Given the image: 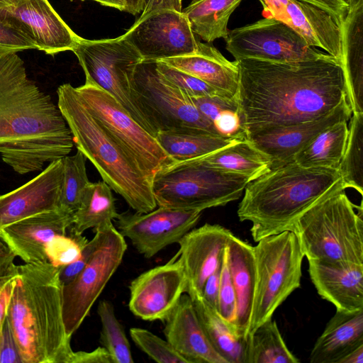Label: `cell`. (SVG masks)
<instances>
[{
  "mask_svg": "<svg viewBox=\"0 0 363 363\" xmlns=\"http://www.w3.org/2000/svg\"><path fill=\"white\" fill-rule=\"evenodd\" d=\"M74 213L62 208L38 213L0 228V237L26 263L48 262L46 247L56 236L67 233Z\"/></svg>",
  "mask_w": 363,
  "mask_h": 363,
  "instance_id": "obj_21",
  "label": "cell"
},
{
  "mask_svg": "<svg viewBox=\"0 0 363 363\" xmlns=\"http://www.w3.org/2000/svg\"><path fill=\"white\" fill-rule=\"evenodd\" d=\"M0 49L20 52L36 49L33 42L13 26L0 21Z\"/></svg>",
  "mask_w": 363,
  "mask_h": 363,
  "instance_id": "obj_44",
  "label": "cell"
},
{
  "mask_svg": "<svg viewBox=\"0 0 363 363\" xmlns=\"http://www.w3.org/2000/svg\"><path fill=\"white\" fill-rule=\"evenodd\" d=\"M4 8V5L0 2V9Z\"/></svg>",
  "mask_w": 363,
  "mask_h": 363,
  "instance_id": "obj_60",
  "label": "cell"
},
{
  "mask_svg": "<svg viewBox=\"0 0 363 363\" xmlns=\"http://www.w3.org/2000/svg\"><path fill=\"white\" fill-rule=\"evenodd\" d=\"M234 234L218 224L206 223L193 228L179 241L178 257L186 277V293L202 296L208 277L220 265L224 250Z\"/></svg>",
  "mask_w": 363,
  "mask_h": 363,
  "instance_id": "obj_18",
  "label": "cell"
},
{
  "mask_svg": "<svg viewBox=\"0 0 363 363\" xmlns=\"http://www.w3.org/2000/svg\"><path fill=\"white\" fill-rule=\"evenodd\" d=\"M14 277L15 276L7 279L0 286V332L6 317L7 306L13 288Z\"/></svg>",
  "mask_w": 363,
  "mask_h": 363,
  "instance_id": "obj_53",
  "label": "cell"
},
{
  "mask_svg": "<svg viewBox=\"0 0 363 363\" xmlns=\"http://www.w3.org/2000/svg\"><path fill=\"white\" fill-rule=\"evenodd\" d=\"M15 257V254L0 237V281L16 275L17 265L13 262Z\"/></svg>",
  "mask_w": 363,
  "mask_h": 363,
  "instance_id": "obj_49",
  "label": "cell"
},
{
  "mask_svg": "<svg viewBox=\"0 0 363 363\" xmlns=\"http://www.w3.org/2000/svg\"><path fill=\"white\" fill-rule=\"evenodd\" d=\"M202 165L247 177L251 181L271 168L268 156L247 140H242L204 156L190 160Z\"/></svg>",
  "mask_w": 363,
  "mask_h": 363,
  "instance_id": "obj_30",
  "label": "cell"
},
{
  "mask_svg": "<svg viewBox=\"0 0 363 363\" xmlns=\"http://www.w3.org/2000/svg\"><path fill=\"white\" fill-rule=\"evenodd\" d=\"M363 113H352L345 149L337 170L346 189L363 195Z\"/></svg>",
  "mask_w": 363,
  "mask_h": 363,
  "instance_id": "obj_36",
  "label": "cell"
},
{
  "mask_svg": "<svg viewBox=\"0 0 363 363\" xmlns=\"http://www.w3.org/2000/svg\"><path fill=\"white\" fill-rule=\"evenodd\" d=\"M242 0H193L182 11L191 30L206 43L225 38L230 15Z\"/></svg>",
  "mask_w": 363,
  "mask_h": 363,
  "instance_id": "obj_32",
  "label": "cell"
},
{
  "mask_svg": "<svg viewBox=\"0 0 363 363\" xmlns=\"http://www.w3.org/2000/svg\"><path fill=\"white\" fill-rule=\"evenodd\" d=\"M111 188L104 181L90 183L86 186L78 209L74 213L69 230L82 234L112 223L119 215L115 205Z\"/></svg>",
  "mask_w": 363,
  "mask_h": 363,
  "instance_id": "obj_34",
  "label": "cell"
},
{
  "mask_svg": "<svg viewBox=\"0 0 363 363\" xmlns=\"http://www.w3.org/2000/svg\"><path fill=\"white\" fill-rule=\"evenodd\" d=\"M122 37L152 61L191 54L199 41L183 12L167 9L140 16Z\"/></svg>",
  "mask_w": 363,
  "mask_h": 363,
  "instance_id": "obj_14",
  "label": "cell"
},
{
  "mask_svg": "<svg viewBox=\"0 0 363 363\" xmlns=\"http://www.w3.org/2000/svg\"><path fill=\"white\" fill-rule=\"evenodd\" d=\"M71 130L57 105L28 79L17 52L0 49V155L16 172L68 155Z\"/></svg>",
  "mask_w": 363,
  "mask_h": 363,
  "instance_id": "obj_2",
  "label": "cell"
},
{
  "mask_svg": "<svg viewBox=\"0 0 363 363\" xmlns=\"http://www.w3.org/2000/svg\"><path fill=\"white\" fill-rule=\"evenodd\" d=\"M238 102L246 138L318 118L346 97L341 63L333 57L295 62L238 61Z\"/></svg>",
  "mask_w": 363,
  "mask_h": 363,
  "instance_id": "obj_1",
  "label": "cell"
},
{
  "mask_svg": "<svg viewBox=\"0 0 363 363\" xmlns=\"http://www.w3.org/2000/svg\"><path fill=\"white\" fill-rule=\"evenodd\" d=\"M69 363H113V361L108 351L101 346L91 352H73Z\"/></svg>",
  "mask_w": 363,
  "mask_h": 363,
  "instance_id": "obj_48",
  "label": "cell"
},
{
  "mask_svg": "<svg viewBox=\"0 0 363 363\" xmlns=\"http://www.w3.org/2000/svg\"><path fill=\"white\" fill-rule=\"evenodd\" d=\"M98 242L89 262L71 282L62 286V315L72 337L122 262L127 250L124 237L112 223L94 229Z\"/></svg>",
  "mask_w": 363,
  "mask_h": 363,
  "instance_id": "obj_12",
  "label": "cell"
},
{
  "mask_svg": "<svg viewBox=\"0 0 363 363\" xmlns=\"http://www.w3.org/2000/svg\"><path fill=\"white\" fill-rule=\"evenodd\" d=\"M226 250L236 298L231 325L239 335L247 337L256 281L253 246L233 235Z\"/></svg>",
  "mask_w": 363,
  "mask_h": 363,
  "instance_id": "obj_26",
  "label": "cell"
},
{
  "mask_svg": "<svg viewBox=\"0 0 363 363\" xmlns=\"http://www.w3.org/2000/svg\"><path fill=\"white\" fill-rule=\"evenodd\" d=\"M308 261L311 280L322 298L337 311L363 309V264Z\"/></svg>",
  "mask_w": 363,
  "mask_h": 363,
  "instance_id": "obj_22",
  "label": "cell"
},
{
  "mask_svg": "<svg viewBox=\"0 0 363 363\" xmlns=\"http://www.w3.org/2000/svg\"><path fill=\"white\" fill-rule=\"evenodd\" d=\"M225 40L226 50L236 61L295 62L332 57L310 46L286 23L269 17L229 30Z\"/></svg>",
  "mask_w": 363,
  "mask_h": 363,
  "instance_id": "obj_13",
  "label": "cell"
},
{
  "mask_svg": "<svg viewBox=\"0 0 363 363\" xmlns=\"http://www.w3.org/2000/svg\"><path fill=\"white\" fill-rule=\"evenodd\" d=\"M0 363H23L7 317L0 332Z\"/></svg>",
  "mask_w": 363,
  "mask_h": 363,
  "instance_id": "obj_46",
  "label": "cell"
},
{
  "mask_svg": "<svg viewBox=\"0 0 363 363\" xmlns=\"http://www.w3.org/2000/svg\"><path fill=\"white\" fill-rule=\"evenodd\" d=\"M62 158L51 162L28 182L0 196V228L27 217L60 208Z\"/></svg>",
  "mask_w": 363,
  "mask_h": 363,
  "instance_id": "obj_20",
  "label": "cell"
},
{
  "mask_svg": "<svg viewBox=\"0 0 363 363\" xmlns=\"http://www.w3.org/2000/svg\"><path fill=\"white\" fill-rule=\"evenodd\" d=\"M250 181L186 160L174 162L158 172L152 189L157 206L203 211L240 199Z\"/></svg>",
  "mask_w": 363,
  "mask_h": 363,
  "instance_id": "obj_7",
  "label": "cell"
},
{
  "mask_svg": "<svg viewBox=\"0 0 363 363\" xmlns=\"http://www.w3.org/2000/svg\"><path fill=\"white\" fill-rule=\"evenodd\" d=\"M72 51L77 56L85 78L114 97L133 119L155 137L131 96L130 80L137 65L143 60L137 50L121 35L100 40L80 37Z\"/></svg>",
  "mask_w": 363,
  "mask_h": 363,
  "instance_id": "obj_11",
  "label": "cell"
},
{
  "mask_svg": "<svg viewBox=\"0 0 363 363\" xmlns=\"http://www.w3.org/2000/svg\"><path fill=\"white\" fill-rule=\"evenodd\" d=\"M10 279V278H9ZM7 279H5V280H1L0 281V286L7 280Z\"/></svg>",
  "mask_w": 363,
  "mask_h": 363,
  "instance_id": "obj_59",
  "label": "cell"
},
{
  "mask_svg": "<svg viewBox=\"0 0 363 363\" xmlns=\"http://www.w3.org/2000/svg\"><path fill=\"white\" fill-rule=\"evenodd\" d=\"M59 272L50 262L17 266L6 317L23 363H69Z\"/></svg>",
  "mask_w": 363,
  "mask_h": 363,
  "instance_id": "obj_3",
  "label": "cell"
},
{
  "mask_svg": "<svg viewBox=\"0 0 363 363\" xmlns=\"http://www.w3.org/2000/svg\"><path fill=\"white\" fill-rule=\"evenodd\" d=\"M286 23L311 47L320 48L340 63L343 55L342 21L311 4L289 0Z\"/></svg>",
  "mask_w": 363,
  "mask_h": 363,
  "instance_id": "obj_24",
  "label": "cell"
},
{
  "mask_svg": "<svg viewBox=\"0 0 363 363\" xmlns=\"http://www.w3.org/2000/svg\"><path fill=\"white\" fill-rule=\"evenodd\" d=\"M86 160L78 150L75 155L62 158L64 173L60 208L72 213L78 209L84 191L90 183L86 169Z\"/></svg>",
  "mask_w": 363,
  "mask_h": 363,
  "instance_id": "obj_38",
  "label": "cell"
},
{
  "mask_svg": "<svg viewBox=\"0 0 363 363\" xmlns=\"http://www.w3.org/2000/svg\"><path fill=\"white\" fill-rule=\"evenodd\" d=\"M74 88L84 107L151 184L158 172L175 162L155 137L94 82L85 78L83 85Z\"/></svg>",
  "mask_w": 363,
  "mask_h": 363,
  "instance_id": "obj_9",
  "label": "cell"
},
{
  "mask_svg": "<svg viewBox=\"0 0 363 363\" xmlns=\"http://www.w3.org/2000/svg\"><path fill=\"white\" fill-rule=\"evenodd\" d=\"M97 313L101 323L100 342L110 354L113 363H133L129 341L112 303L106 300L100 301Z\"/></svg>",
  "mask_w": 363,
  "mask_h": 363,
  "instance_id": "obj_37",
  "label": "cell"
},
{
  "mask_svg": "<svg viewBox=\"0 0 363 363\" xmlns=\"http://www.w3.org/2000/svg\"><path fill=\"white\" fill-rule=\"evenodd\" d=\"M123 4V11L135 15L143 11L146 0H121Z\"/></svg>",
  "mask_w": 363,
  "mask_h": 363,
  "instance_id": "obj_55",
  "label": "cell"
},
{
  "mask_svg": "<svg viewBox=\"0 0 363 363\" xmlns=\"http://www.w3.org/2000/svg\"><path fill=\"white\" fill-rule=\"evenodd\" d=\"M257 242L253 247L256 281L249 336L301 286L304 257L296 236L290 230Z\"/></svg>",
  "mask_w": 363,
  "mask_h": 363,
  "instance_id": "obj_8",
  "label": "cell"
},
{
  "mask_svg": "<svg viewBox=\"0 0 363 363\" xmlns=\"http://www.w3.org/2000/svg\"><path fill=\"white\" fill-rule=\"evenodd\" d=\"M191 298L200 323L216 351L227 363H248L250 336L239 335L202 296Z\"/></svg>",
  "mask_w": 363,
  "mask_h": 363,
  "instance_id": "obj_29",
  "label": "cell"
},
{
  "mask_svg": "<svg viewBox=\"0 0 363 363\" xmlns=\"http://www.w3.org/2000/svg\"><path fill=\"white\" fill-rule=\"evenodd\" d=\"M263 6L264 17L274 18L284 23L286 21V8L289 0H259Z\"/></svg>",
  "mask_w": 363,
  "mask_h": 363,
  "instance_id": "obj_51",
  "label": "cell"
},
{
  "mask_svg": "<svg viewBox=\"0 0 363 363\" xmlns=\"http://www.w3.org/2000/svg\"><path fill=\"white\" fill-rule=\"evenodd\" d=\"M182 0H146L141 17L160 10L182 11Z\"/></svg>",
  "mask_w": 363,
  "mask_h": 363,
  "instance_id": "obj_52",
  "label": "cell"
},
{
  "mask_svg": "<svg viewBox=\"0 0 363 363\" xmlns=\"http://www.w3.org/2000/svg\"><path fill=\"white\" fill-rule=\"evenodd\" d=\"M191 99L201 114L211 123L220 113L230 109H239L238 100L222 96L191 97Z\"/></svg>",
  "mask_w": 363,
  "mask_h": 363,
  "instance_id": "obj_43",
  "label": "cell"
},
{
  "mask_svg": "<svg viewBox=\"0 0 363 363\" xmlns=\"http://www.w3.org/2000/svg\"><path fill=\"white\" fill-rule=\"evenodd\" d=\"M0 21L27 35L36 49L48 55L72 50L79 39L48 0H28L17 7L0 9Z\"/></svg>",
  "mask_w": 363,
  "mask_h": 363,
  "instance_id": "obj_17",
  "label": "cell"
},
{
  "mask_svg": "<svg viewBox=\"0 0 363 363\" xmlns=\"http://www.w3.org/2000/svg\"><path fill=\"white\" fill-rule=\"evenodd\" d=\"M217 312L230 324L236 313L235 293L230 277L226 247L223 252L221 263Z\"/></svg>",
  "mask_w": 363,
  "mask_h": 363,
  "instance_id": "obj_42",
  "label": "cell"
},
{
  "mask_svg": "<svg viewBox=\"0 0 363 363\" xmlns=\"http://www.w3.org/2000/svg\"><path fill=\"white\" fill-rule=\"evenodd\" d=\"M346 98L352 113H363V0L350 6L342 21Z\"/></svg>",
  "mask_w": 363,
  "mask_h": 363,
  "instance_id": "obj_27",
  "label": "cell"
},
{
  "mask_svg": "<svg viewBox=\"0 0 363 363\" xmlns=\"http://www.w3.org/2000/svg\"><path fill=\"white\" fill-rule=\"evenodd\" d=\"M287 347L275 320H266L250 335L248 363H298Z\"/></svg>",
  "mask_w": 363,
  "mask_h": 363,
  "instance_id": "obj_35",
  "label": "cell"
},
{
  "mask_svg": "<svg viewBox=\"0 0 363 363\" xmlns=\"http://www.w3.org/2000/svg\"><path fill=\"white\" fill-rule=\"evenodd\" d=\"M335 189L325 195L294 222L296 236L308 260L363 264V208L345 192Z\"/></svg>",
  "mask_w": 363,
  "mask_h": 363,
  "instance_id": "obj_6",
  "label": "cell"
},
{
  "mask_svg": "<svg viewBox=\"0 0 363 363\" xmlns=\"http://www.w3.org/2000/svg\"><path fill=\"white\" fill-rule=\"evenodd\" d=\"M57 106L73 137L74 144L99 172L103 181L121 195L135 212L157 207L151 182L123 150L96 121L69 83L57 89Z\"/></svg>",
  "mask_w": 363,
  "mask_h": 363,
  "instance_id": "obj_5",
  "label": "cell"
},
{
  "mask_svg": "<svg viewBox=\"0 0 363 363\" xmlns=\"http://www.w3.org/2000/svg\"><path fill=\"white\" fill-rule=\"evenodd\" d=\"M84 1V0H83ZM101 4L103 6L112 7L120 11H123V4L121 0H91Z\"/></svg>",
  "mask_w": 363,
  "mask_h": 363,
  "instance_id": "obj_56",
  "label": "cell"
},
{
  "mask_svg": "<svg viewBox=\"0 0 363 363\" xmlns=\"http://www.w3.org/2000/svg\"><path fill=\"white\" fill-rule=\"evenodd\" d=\"M159 61L201 79L225 97L238 100V62L227 60L210 43L198 41L194 52Z\"/></svg>",
  "mask_w": 363,
  "mask_h": 363,
  "instance_id": "obj_25",
  "label": "cell"
},
{
  "mask_svg": "<svg viewBox=\"0 0 363 363\" xmlns=\"http://www.w3.org/2000/svg\"><path fill=\"white\" fill-rule=\"evenodd\" d=\"M357 1V0H352V5L355 1ZM352 5H351V6H352Z\"/></svg>",
  "mask_w": 363,
  "mask_h": 363,
  "instance_id": "obj_61",
  "label": "cell"
},
{
  "mask_svg": "<svg viewBox=\"0 0 363 363\" xmlns=\"http://www.w3.org/2000/svg\"><path fill=\"white\" fill-rule=\"evenodd\" d=\"M130 335L137 347L157 362L188 363L167 340L146 329L131 328Z\"/></svg>",
  "mask_w": 363,
  "mask_h": 363,
  "instance_id": "obj_39",
  "label": "cell"
},
{
  "mask_svg": "<svg viewBox=\"0 0 363 363\" xmlns=\"http://www.w3.org/2000/svg\"><path fill=\"white\" fill-rule=\"evenodd\" d=\"M363 345V309L336 310L315 341L311 363H338L349 352Z\"/></svg>",
  "mask_w": 363,
  "mask_h": 363,
  "instance_id": "obj_28",
  "label": "cell"
},
{
  "mask_svg": "<svg viewBox=\"0 0 363 363\" xmlns=\"http://www.w3.org/2000/svg\"><path fill=\"white\" fill-rule=\"evenodd\" d=\"M222 263V262H221ZM220 265L208 277L202 291L204 301L213 309L217 311L218 299L220 279Z\"/></svg>",
  "mask_w": 363,
  "mask_h": 363,
  "instance_id": "obj_47",
  "label": "cell"
},
{
  "mask_svg": "<svg viewBox=\"0 0 363 363\" xmlns=\"http://www.w3.org/2000/svg\"><path fill=\"white\" fill-rule=\"evenodd\" d=\"M338 363H363V345L349 352Z\"/></svg>",
  "mask_w": 363,
  "mask_h": 363,
  "instance_id": "obj_54",
  "label": "cell"
},
{
  "mask_svg": "<svg viewBox=\"0 0 363 363\" xmlns=\"http://www.w3.org/2000/svg\"><path fill=\"white\" fill-rule=\"evenodd\" d=\"M352 113L345 97L333 110L318 118L266 130L247 139L269 157L271 168H274L294 161V156L320 132L339 121H348Z\"/></svg>",
  "mask_w": 363,
  "mask_h": 363,
  "instance_id": "obj_19",
  "label": "cell"
},
{
  "mask_svg": "<svg viewBox=\"0 0 363 363\" xmlns=\"http://www.w3.org/2000/svg\"><path fill=\"white\" fill-rule=\"evenodd\" d=\"M164 322L166 340L188 363H227L208 340L187 294Z\"/></svg>",
  "mask_w": 363,
  "mask_h": 363,
  "instance_id": "obj_23",
  "label": "cell"
},
{
  "mask_svg": "<svg viewBox=\"0 0 363 363\" xmlns=\"http://www.w3.org/2000/svg\"><path fill=\"white\" fill-rule=\"evenodd\" d=\"M347 135V121L334 123L320 132L294 156V160L305 167L337 169Z\"/></svg>",
  "mask_w": 363,
  "mask_h": 363,
  "instance_id": "obj_33",
  "label": "cell"
},
{
  "mask_svg": "<svg viewBox=\"0 0 363 363\" xmlns=\"http://www.w3.org/2000/svg\"><path fill=\"white\" fill-rule=\"evenodd\" d=\"M345 2H346L350 6L352 5V0H343Z\"/></svg>",
  "mask_w": 363,
  "mask_h": 363,
  "instance_id": "obj_58",
  "label": "cell"
},
{
  "mask_svg": "<svg viewBox=\"0 0 363 363\" xmlns=\"http://www.w3.org/2000/svg\"><path fill=\"white\" fill-rule=\"evenodd\" d=\"M158 207L147 213H119L116 219L118 232L146 258L178 243L196 225L202 213L200 211Z\"/></svg>",
  "mask_w": 363,
  "mask_h": 363,
  "instance_id": "obj_15",
  "label": "cell"
},
{
  "mask_svg": "<svg viewBox=\"0 0 363 363\" xmlns=\"http://www.w3.org/2000/svg\"><path fill=\"white\" fill-rule=\"evenodd\" d=\"M130 91L135 106L155 137L158 132L192 128L218 135L191 97L158 71L156 61L143 60L137 65L130 80Z\"/></svg>",
  "mask_w": 363,
  "mask_h": 363,
  "instance_id": "obj_10",
  "label": "cell"
},
{
  "mask_svg": "<svg viewBox=\"0 0 363 363\" xmlns=\"http://www.w3.org/2000/svg\"><path fill=\"white\" fill-rule=\"evenodd\" d=\"M97 242L98 235L95 233L93 238L88 240L84 247L78 259L69 264L60 267L59 278L62 286L73 281L82 271L91 257Z\"/></svg>",
  "mask_w": 363,
  "mask_h": 363,
  "instance_id": "obj_45",
  "label": "cell"
},
{
  "mask_svg": "<svg viewBox=\"0 0 363 363\" xmlns=\"http://www.w3.org/2000/svg\"><path fill=\"white\" fill-rule=\"evenodd\" d=\"M87 242L82 234H77L70 230L69 235L66 233L55 237L46 247L48 262L57 267L75 262L80 257Z\"/></svg>",
  "mask_w": 363,
  "mask_h": 363,
  "instance_id": "obj_40",
  "label": "cell"
},
{
  "mask_svg": "<svg viewBox=\"0 0 363 363\" xmlns=\"http://www.w3.org/2000/svg\"><path fill=\"white\" fill-rule=\"evenodd\" d=\"M318 6L343 21L350 6L343 0H297Z\"/></svg>",
  "mask_w": 363,
  "mask_h": 363,
  "instance_id": "obj_50",
  "label": "cell"
},
{
  "mask_svg": "<svg viewBox=\"0 0 363 363\" xmlns=\"http://www.w3.org/2000/svg\"><path fill=\"white\" fill-rule=\"evenodd\" d=\"M156 66L158 71L169 82L179 88L190 97L216 95L223 96L217 89L208 84L185 72L169 66L161 61H156Z\"/></svg>",
  "mask_w": 363,
  "mask_h": 363,
  "instance_id": "obj_41",
  "label": "cell"
},
{
  "mask_svg": "<svg viewBox=\"0 0 363 363\" xmlns=\"http://www.w3.org/2000/svg\"><path fill=\"white\" fill-rule=\"evenodd\" d=\"M28 0H0V2L5 7H17L26 3Z\"/></svg>",
  "mask_w": 363,
  "mask_h": 363,
  "instance_id": "obj_57",
  "label": "cell"
},
{
  "mask_svg": "<svg viewBox=\"0 0 363 363\" xmlns=\"http://www.w3.org/2000/svg\"><path fill=\"white\" fill-rule=\"evenodd\" d=\"M155 138L175 162L196 159L239 141L196 128L158 132Z\"/></svg>",
  "mask_w": 363,
  "mask_h": 363,
  "instance_id": "obj_31",
  "label": "cell"
},
{
  "mask_svg": "<svg viewBox=\"0 0 363 363\" xmlns=\"http://www.w3.org/2000/svg\"><path fill=\"white\" fill-rule=\"evenodd\" d=\"M186 277L176 255L167 263L140 274L129 285L130 311L148 321H164L186 293Z\"/></svg>",
  "mask_w": 363,
  "mask_h": 363,
  "instance_id": "obj_16",
  "label": "cell"
},
{
  "mask_svg": "<svg viewBox=\"0 0 363 363\" xmlns=\"http://www.w3.org/2000/svg\"><path fill=\"white\" fill-rule=\"evenodd\" d=\"M346 189L337 169L305 167L294 160L271 168L245 188L240 221L252 223L255 242L290 230L296 219L328 193Z\"/></svg>",
  "mask_w": 363,
  "mask_h": 363,
  "instance_id": "obj_4",
  "label": "cell"
}]
</instances>
